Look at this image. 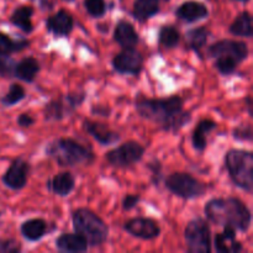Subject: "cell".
Wrapping results in <instances>:
<instances>
[{"label": "cell", "instance_id": "6da1fadb", "mask_svg": "<svg viewBox=\"0 0 253 253\" xmlns=\"http://www.w3.org/2000/svg\"><path fill=\"white\" fill-rule=\"evenodd\" d=\"M183 99L178 95L163 99H148L137 95L135 106L141 118L161 125L167 132H178L190 121V114L183 109Z\"/></svg>", "mask_w": 253, "mask_h": 253}, {"label": "cell", "instance_id": "7a4b0ae2", "mask_svg": "<svg viewBox=\"0 0 253 253\" xmlns=\"http://www.w3.org/2000/svg\"><path fill=\"white\" fill-rule=\"evenodd\" d=\"M204 211L208 219L217 226L229 227L241 232H247L251 226V211L237 198H216L209 200Z\"/></svg>", "mask_w": 253, "mask_h": 253}, {"label": "cell", "instance_id": "3957f363", "mask_svg": "<svg viewBox=\"0 0 253 253\" xmlns=\"http://www.w3.org/2000/svg\"><path fill=\"white\" fill-rule=\"evenodd\" d=\"M44 152L62 167L85 166L94 161V153L90 147L68 137L57 138L49 142Z\"/></svg>", "mask_w": 253, "mask_h": 253}, {"label": "cell", "instance_id": "277c9868", "mask_svg": "<svg viewBox=\"0 0 253 253\" xmlns=\"http://www.w3.org/2000/svg\"><path fill=\"white\" fill-rule=\"evenodd\" d=\"M73 229L82 235L90 246H100L109 236V227L100 216L91 210L81 208L72 214Z\"/></svg>", "mask_w": 253, "mask_h": 253}, {"label": "cell", "instance_id": "5b68a950", "mask_svg": "<svg viewBox=\"0 0 253 253\" xmlns=\"http://www.w3.org/2000/svg\"><path fill=\"white\" fill-rule=\"evenodd\" d=\"M225 165L232 183L240 189L251 193L253 188L252 152L245 150H230L225 156Z\"/></svg>", "mask_w": 253, "mask_h": 253}, {"label": "cell", "instance_id": "8992f818", "mask_svg": "<svg viewBox=\"0 0 253 253\" xmlns=\"http://www.w3.org/2000/svg\"><path fill=\"white\" fill-rule=\"evenodd\" d=\"M187 250L190 253H210L211 247V230L207 220L195 217L188 222L184 230Z\"/></svg>", "mask_w": 253, "mask_h": 253}, {"label": "cell", "instance_id": "52a82bcc", "mask_svg": "<svg viewBox=\"0 0 253 253\" xmlns=\"http://www.w3.org/2000/svg\"><path fill=\"white\" fill-rule=\"evenodd\" d=\"M165 185L172 194L185 200L199 198L207 192V185L189 173H172L165 179Z\"/></svg>", "mask_w": 253, "mask_h": 253}, {"label": "cell", "instance_id": "ba28073f", "mask_svg": "<svg viewBox=\"0 0 253 253\" xmlns=\"http://www.w3.org/2000/svg\"><path fill=\"white\" fill-rule=\"evenodd\" d=\"M145 155V148L136 141H127L106 153V161L114 167H130L140 162Z\"/></svg>", "mask_w": 253, "mask_h": 253}, {"label": "cell", "instance_id": "9c48e42d", "mask_svg": "<svg viewBox=\"0 0 253 253\" xmlns=\"http://www.w3.org/2000/svg\"><path fill=\"white\" fill-rule=\"evenodd\" d=\"M85 99V94H68L63 99L51 100L44 105V120L61 121L73 113Z\"/></svg>", "mask_w": 253, "mask_h": 253}, {"label": "cell", "instance_id": "30bf717a", "mask_svg": "<svg viewBox=\"0 0 253 253\" xmlns=\"http://www.w3.org/2000/svg\"><path fill=\"white\" fill-rule=\"evenodd\" d=\"M111 64L118 73L137 76L143 68V56L136 48H124L114 57Z\"/></svg>", "mask_w": 253, "mask_h": 253}, {"label": "cell", "instance_id": "8fae6325", "mask_svg": "<svg viewBox=\"0 0 253 253\" xmlns=\"http://www.w3.org/2000/svg\"><path fill=\"white\" fill-rule=\"evenodd\" d=\"M209 54L214 58L219 56L230 57L236 59L239 63L244 62L249 56V47L245 42L235 40H221L209 47Z\"/></svg>", "mask_w": 253, "mask_h": 253}, {"label": "cell", "instance_id": "7c38bea8", "mask_svg": "<svg viewBox=\"0 0 253 253\" xmlns=\"http://www.w3.org/2000/svg\"><path fill=\"white\" fill-rule=\"evenodd\" d=\"M124 230L131 236L141 240H153L161 234L157 221L148 217H133L127 220L124 224Z\"/></svg>", "mask_w": 253, "mask_h": 253}, {"label": "cell", "instance_id": "4fadbf2b", "mask_svg": "<svg viewBox=\"0 0 253 253\" xmlns=\"http://www.w3.org/2000/svg\"><path fill=\"white\" fill-rule=\"evenodd\" d=\"M30 174V165L19 157L10 165L9 169L2 175V182L12 190H20L26 187Z\"/></svg>", "mask_w": 253, "mask_h": 253}, {"label": "cell", "instance_id": "5bb4252c", "mask_svg": "<svg viewBox=\"0 0 253 253\" xmlns=\"http://www.w3.org/2000/svg\"><path fill=\"white\" fill-rule=\"evenodd\" d=\"M74 26L72 15L66 10H59L46 20V27L54 36H68Z\"/></svg>", "mask_w": 253, "mask_h": 253}, {"label": "cell", "instance_id": "9a60e30c", "mask_svg": "<svg viewBox=\"0 0 253 253\" xmlns=\"http://www.w3.org/2000/svg\"><path fill=\"white\" fill-rule=\"evenodd\" d=\"M175 15L182 21L193 24V22L207 19L209 15V10H208L207 5L203 2L189 0L178 6V9L175 10Z\"/></svg>", "mask_w": 253, "mask_h": 253}, {"label": "cell", "instance_id": "2e32d148", "mask_svg": "<svg viewBox=\"0 0 253 253\" xmlns=\"http://www.w3.org/2000/svg\"><path fill=\"white\" fill-rule=\"evenodd\" d=\"M83 128L94 140L98 141L103 146L114 145V143L120 140V135L118 132L110 130L108 126L103 125V124L95 123V121L84 120Z\"/></svg>", "mask_w": 253, "mask_h": 253}, {"label": "cell", "instance_id": "e0dca14e", "mask_svg": "<svg viewBox=\"0 0 253 253\" xmlns=\"http://www.w3.org/2000/svg\"><path fill=\"white\" fill-rule=\"evenodd\" d=\"M58 251L66 253H82L88 251V241L79 234H62L56 239Z\"/></svg>", "mask_w": 253, "mask_h": 253}, {"label": "cell", "instance_id": "ac0fdd59", "mask_svg": "<svg viewBox=\"0 0 253 253\" xmlns=\"http://www.w3.org/2000/svg\"><path fill=\"white\" fill-rule=\"evenodd\" d=\"M114 40L123 48H136L140 37L132 24L128 21H120L118 22L114 31Z\"/></svg>", "mask_w": 253, "mask_h": 253}, {"label": "cell", "instance_id": "d6986e66", "mask_svg": "<svg viewBox=\"0 0 253 253\" xmlns=\"http://www.w3.org/2000/svg\"><path fill=\"white\" fill-rule=\"evenodd\" d=\"M215 250L220 253H239L244 250V246L236 239L235 230L224 227V231L215 236Z\"/></svg>", "mask_w": 253, "mask_h": 253}, {"label": "cell", "instance_id": "ffe728a7", "mask_svg": "<svg viewBox=\"0 0 253 253\" xmlns=\"http://www.w3.org/2000/svg\"><path fill=\"white\" fill-rule=\"evenodd\" d=\"M76 187V179L69 172H62L48 180L47 188L58 197H68Z\"/></svg>", "mask_w": 253, "mask_h": 253}, {"label": "cell", "instance_id": "44dd1931", "mask_svg": "<svg viewBox=\"0 0 253 253\" xmlns=\"http://www.w3.org/2000/svg\"><path fill=\"white\" fill-rule=\"evenodd\" d=\"M49 224L43 219H31L24 221L20 227L21 235L27 241H40L49 232Z\"/></svg>", "mask_w": 253, "mask_h": 253}, {"label": "cell", "instance_id": "7402d4cb", "mask_svg": "<svg viewBox=\"0 0 253 253\" xmlns=\"http://www.w3.org/2000/svg\"><path fill=\"white\" fill-rule=\"evenodd\" d=\"M216 123L210 119H203L198 123L197 127L194 128L192 135L193 147L198 152H204L208 147V135L216 127Z\"/></svg>", "mask_w": 253, "mask_h": 253}, {"label": "cell", "instance_id": "603a6c76", "mask_svg": "<svg viewBox=\"0 0 253 253\" xmlns=\"http://www.w3.org/2000/svg\"><path fill=\"white\" fill-rule=\"evenodd\" d=\"M40 72V63L34 57H26L15 64L14 77L26 83H32Z\"/></svg>", "mask_w": 253, "mask_h": 253}, {"label": "cell", "instance_id": "cb8c5ba5", "mask_svg": "<svg viewBox=\"0 0 253 253\" xmlns=\"http://www.w3.org/2000/svg\"><path fill=\"white\" fill-rule=\"evenodd\" d=\"M160 12V0H136L132 6V15L136 20L145 22Z\"/></svg>", "mask_w": 253, "mask_h": 253}, {"label": "cell", "instance_id": "d4e9b609", "mask_svg": "<svg viewBox=\"0 0 253 253\" xmlns=\"http://www.w3.org/2000/svg\"><path fill=\"white\" fill-rule=\"evenodd\" d=\"M32 15H34V7L21 5L14 10L11 17H10V21L14 26L19 27L25 34H30V32L34 31V25L31 21Z\"/></svg>", "mask_w": 253, "mask_h": 253}, {"label": "cell", "instance_id": "484cf974", "mask_svg": "<svg viewBox=\"0 0 253 253\" xmlns=\"http://www.w3.org/2000/svg\"><path fill=\"white\" fill-rule=\"evenodd\" d=\"M230 32L234 36L239 37H252L253 27H252V16L249 11H244L235 19L230 26Z\"/></svg>", "mask_w": 253, "mask_h": 253}, {"label": "cell", "instance_id": "4316f807", "mask_svg": "<svg viewBox=\"0 0 253 253\" xmlns=\"http://www.w3.org/2000/svg\"><path fill=\"white\" fill-rule=\"evenodd\" d=\"M208 37H209V31H208L207 27L202 26L189 30L185 35V41H187L189 48L199 52L207 43Z\"/></svg>", "mask_w": 253, "mask_h": 253}, {"label": "cell", "instance_id": "83f0119b", "mask_svg": "<svg viewBox=\"0 0 253 253\" xmlns=\"http://www.w3.org/2000/svg\"><path fill=\"white\" fill-rule=\"evenodd\" d=\"M158 42L161 46L168 49L177 47L180 42V34L177 27L172 25L163 26L158 34Z\"/></svg>", "mask_w": 253, "mask_h": 253}, {"label": "cell", "instance_id": "f1b7e54d", "mask_svg": "<svg viewBox=\"0 0 253 253\" xmlns=\"http://www.w3.org/2000/svg\"><path fill=\"white\" fill-rule=\"evenodd\" d=\"M30 42L27 40H12L9 35L0 32V53L11 54L27 48Z\"/></svg>", "mask_w": 253, "mask_h": 253}, {"label": "cell", "instance_id": "f546056e", "mask_svg": "<svg viewBox=\"0 0 253 253\" xmlns=\"http://www.w3.org/2000/svg\"><path fill=\"white\" fill-rule=\"evenodd\" d=\"M25 96H26V91H25L24 86L17 83H12L7 93L2 96L1 103L4 106H12L24 100Z\"/></svg>", "mask_w": 253, "mask_h": 253}, {"label": "cell", "instance_id": "4dcf8cb0", "mask_svg": "<svg viewBox=\"0 0 253 253\" xmlns=\"http://www.w3.org/2000/svg\"><path fill=\"white\" fill-rule=\"evenodd\" d=\"M239 64L240 63L236 59L225 56L216 57V62H215V67L222 76H230V74L234 73Z\"/></svg>", "mask_w": 253, "mask_h": 253}, {"label": "cell", "instance_id": "1f68e13d", "mask_svg": "<svg viewBox=\"0 0 253 253\" xmlns=\"http://www.w3.org/2000/svg\"><path fill=\"white\" fill-rule=\"evenodd\" d=\"M84 7L93 17H101L106 12V4L104 0H84Z\"/></svg>", "mask_w": 253, "mask_h": 253}, {"label": "cell", "instance_id": "d6a6232c", "mask_svg": "<svg viewBox=\"0 0 253 253\" xmlns=\"http://www.w3.org/2000/svg\"><path fill=\"white\" fill-rule=\"evenodd\" d=\"M232 137L237 141H244V142H252L253 131L251 124H242V125L236 126L232 130Z\"/></svg>", "mask_w": 253, "mask_h": 253}, {"label": "cell", "instance_id": "836d02e7", "mask_svg": "<svg viewBox=\"0 0 253 253\" xmlns=\"http://www.w3.org/2000/svg\"><path fill=\"white\" fill-rule=\"evenodd\" d=\"M16 62L9 56V54L0 53V77H11L14 76V68Z\"/></svg>", "mask_w": 253, "mask_h": 253}, {"label": "cell", "instance_id": "e575fe53", "mask_svg": "<svg viewBox=\"0 0 253 253\" xmlns=\"http://www.w3.org/2000/svg\"><path fill=\"white\" fill-rule=\"evenodd\" d=\"M21 246L15 240H0V253H19Z\"/></svg>", "mask_w": 253, "mask_h": 253}, {"label": "cell", "instance_id": "d590c367", "mask_svg": "<svg viewBox=\"0 0 253 253\" xmlns=\"http://www.w3.org/2000/svg\"><path fill=\"white\" fill-rule=\"evenodd\" d=\"M140 195L136 194H128L126 195L123 199V209L128 211V210H132L133 208L137 207V204L140 203Z\"/></svg>", "mask_w": 253, "mask_h": 253}, {"label": "cell", "instance_id": "8d00e7d4", "mask_svg": "<svg viewBox=\"0 0 253 253\" xmlns=\"http://www.w3.org/2000/svg\"><path fill=\"white\" fill-rule=\"evenodd\" d=\"M34 123L35 119L29 114H20L19 118H17V125L20 127H30V126L34 125Z\"/></svg>", "mask_w": 253, "mask_h": 253}, {"label": "cell", "instance_id": "74e56055", "mask_svg": "<svg viewBox=\"0 0 253 253\" xmlns=\"http://www.w3.org/2000/svg\"><path fill=\"white\" fill-rule=\"evenodd\" d=\"M150 168L152 170L153 183H155V185H158V183L161 180V169H162V167H161V165L158 162H152L150 163Z\"/></svg>", "mask_w": 253, "mask_h": 253}, {"label": "cell", "instance_id": "f35d334b", "mask_svg": "<svg viewBox=\"0 0 253 253\" xmlns=\"http://www.w3.org/2000/svg\"><path fill=\"white\" fill-rule=\"evenodd\" d=\"M91 113L100 114L101 116H109V114H110V109L103 105H96L94 106V108H91Z\"/></svg>", "mask_w": 253, "mask_h": 253}, {"label": "cell", "instance_id": "ab89813d", "mask_svg": "<svg viewBox=\"0 0 253 253\" xmlns=\"http://www.w3.org/2000/svg\"><path fill=\"white\" fill-rule=\"evenodd\" d=\"M246 104H247V109H249L250 116H253V111H252V98L251 96H247L246 98Z\"/></svg>", "mask_w": 253, "mask_h": 253}, {"label": "cell", "instance_id": "60d3db41", "mask_svg": "<svg viewBox=\"0 0 253 253\" xmlns=\"http://www.w3.org/2000/svg\"><path fill=\"white\" fill-rule=\"evenodd\" d=\"M234 1H241V2H247V1H250V0H234Z\"/></svg>", "mask_w": 253, "mask_h": 253}, {"label": "cell", "instance_id": "b9f144b4", "mask_svg": "<svg viewBox=\"0 0 253 253\" xmlns=\"http://www.w3.org/2000/svg\"><path fill=\"white\" fill-rule=\"evenodd\" d=\"M63 1H67V2H73L74 0H63Z\"/></svg>", "mask_w": 253, "mask_h": 253}]
</instances>
